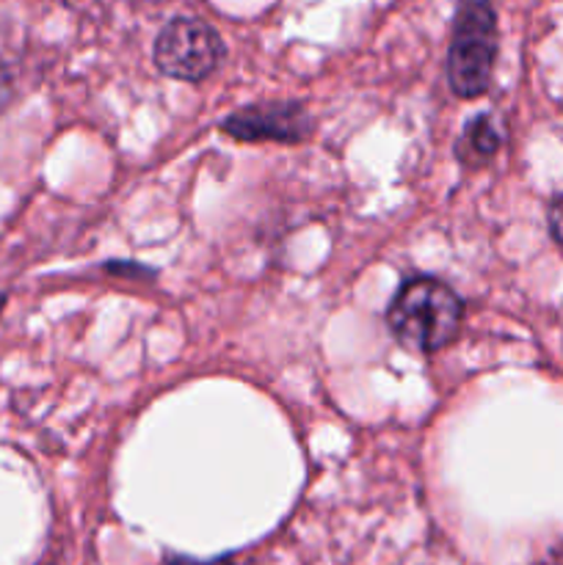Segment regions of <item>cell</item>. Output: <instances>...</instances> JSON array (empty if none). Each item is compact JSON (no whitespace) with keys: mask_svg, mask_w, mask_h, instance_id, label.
Wrapping results in <instances>:
<instances>
[{"mask_svg":"<svg viewBox=\"0 0 563 565\" xmlns=\"http://www.w3.org/2000/svg\"><path fill=\"white\" fill-rule=\"evenodd\" d=\"M461 315V298L445 281L419 276L397 290L386 312V323L403 348L434 353L456 340Z\"/></svg>","mask_w":563,"mask_h":565,"instance_id":"cell-1","label":"cell"},{"mask_svg":"<svg viewBox=\"0 0 563 565\" xmlns=\"http://www.w3.org/2000/svg\"><path fill=\"white\" fill-rule=\"evenodd\" d=\"M497 58V20L486 0L461 6L447 53V81L458 97H478L491 81Z\"/></svg>","mask_w":563,"mask_h":565,"instance_id":"cell-2","label":"cell"},{"mask_svg":"<svg viewBox=\"0 0 563 565\" xmlns=\"http://www.w3.org/2000/svg\"><path fill=\"white\" fill-rule=\"evenodd\" d=\"M224 58V42L202 20L169 22L155 42V64L177 81H202Z\"/></svg>","mask_w":563,"mask_h":565,"instance_id":"cell-3","label":"cell"},{"mask_svg":"<svg viewBox=\"0 0 563 565\" xmlns=\"http://www.w3.org/2000/svg\"><path fill=\"white\" fill-rule=\"evenodd\" d=\"M221 130L237 141H282L296 143L312 130L307 110L298 103L252 105L226 116Z\"/></svg>","mask_w":563,"mask_h":565,"instance_id":"cell-4","label":"cell"},{"mask_svg":"<svg viewBox=\"0 0 563 565\" xmlns=\"http://www.w3.org/2000/svg\"><path fill=\"white\" fill-rule=\"evenodd\" d=\"M500 125L491 114H480L475 116L472 121L467 125L464 136L458 138L456 143V154L461 158L464 166H480L497 152L500 147Z\"/></svg>","mask_w":563,"mask_h":565,"instance_id":"cell-5","label":"cell"},{"mask_svg":"<svg viewBox=\"0 0 563 565\" xmlns=\"http://www.w3.org/2000/svg\"><path fill=\"white\" fill-rule=\"evenodd\" d=\"M550 230H552V235H555V241L563 246V196L552 202V210H550Z\"/></svg>","mask_w":563,"mask_h":565,"instance_id":"cell-6","label":"cell"},{"mask_svg":"<svg viewBox=\"0 0 563 565\" xmlns=\"http://www.w3.org/2000/svg\"><path fill=\"white\" fill-rule=\"evenodd\" d=\"M9 92H11V77H9V72L0 66V108H3V103L9 99Z\"/></svg>","mask_w":563,"mask_h":565,"instance_id":"cell-7","label":"cell"},{"mask_svg":"<svg viewBox=\"0 0 563 565\" xmlns=\"http://www.w3.org/2000/svg\"><path fill=\"white\" fill-rule=\"evenodd\" d=\"M171 565H230V563H188V561H174Z\"/></svg>","mask_w":563,"mask_h":565,"instance_id":"cell-8","label":"cell"}]
</instances>
